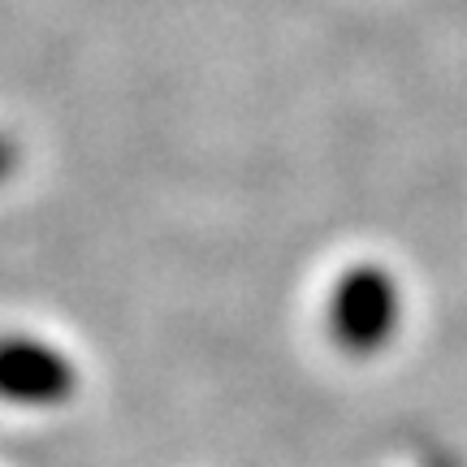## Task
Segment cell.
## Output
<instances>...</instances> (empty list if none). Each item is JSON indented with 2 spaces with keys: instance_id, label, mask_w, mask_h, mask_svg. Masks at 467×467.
Listing matches in <instances>:
<instances>
[{
  "instance_id": "obj_1",
  "label": "cell",
  "mask_w": 467,
  "mask_h": 467,
  "mask_svg": "<svg viewBox=\"0 0 467 467\" xmlns=\"http://www.w3.org/2000/svg\"><path fill=\"white\" fill-rule=\"evenodd\" d=\"M325 329L350 359L381 355L402 329V285L385 265H350L325 299Z\"/></svg>"
},
{
  "instance_id": "obj_2",
  "label": "cell",
  "mask_w": 467,
  "mask_h": 467,
  "mask_svg": "<svg viewBox=\"0 0 467 467\" xmlns=\"http://www.w3.org/2000/svg\"><path fill=\"white\" fill-rule=\"evenodd\" d=\"M78 394V364L48 337L0 334V402L22 411H52Z\"/></svg>"
},
{
  "instance_id": "obj_3",
  "label": "cell",
  "mask_w": 467,
  "mask_h": 467,
  "mask_svg": "<svg viewBox=\"0 0 467 467\" xmlns=\"http://www.w3.org/2000/svg\"><path fill=\"white\" fill-rule=\"evenodd\" d=\"M14 169H17V148H14V139L0 134V186L14 178Z\"/></svg>"
}]
</instances>
